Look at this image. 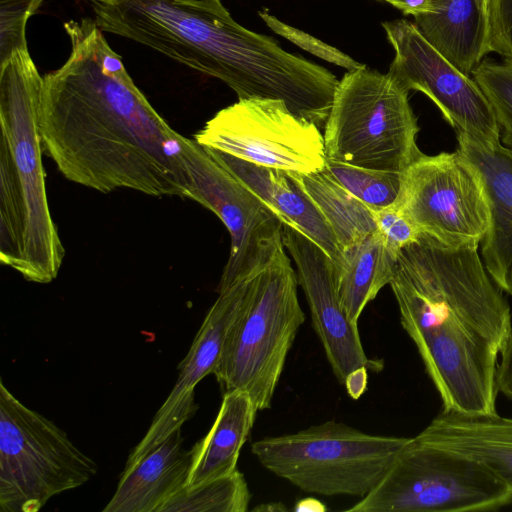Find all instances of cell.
<instances>
[{
	"instance_id": "cell-16",
	"label": "cell",
	"mask_w": 512,
	"mask_h": 512,
	"mask_svg": "<svg viewBox=\"0 0 512 512\" xmlns=\"http://www.w3.org/2000/svg\"><path fill=\"white\" fill-rule=\"evenodd\" d=\"M204 148L257 194L283 224L298 229L324 250L335 263L337 272L341 269L344 256L330 227L313 202L285 172Z\"/></svg>"
},
{
	"instance_id": "cell-15",
	"label": "cell",
	"mask_w": 512,
	"mask_h": 512,
	"mask_svg": "<svg viewBox=\"0 0 512 512\" xmlns=\"http://www.w3.org/2000/svg\"><path fill=\"white\" fill-rule=\"evenodd\" d=\"M414 438L481 463L512 490V418L442 409Z\"/></svg>"
},
{
	"instance_id": "cell-29",
	"label": "cell",
	"mask_w": 512,
	"mask_h": 512,
	"mask_svg": "<svg viewBox=\"0 0 512 512\" xmlns=\"http://www.w3.org/2000/svg\"><path fill=\"white\" fill-rule=\"evenodd\" d=\"M489 50L512 59V0H490Z\"/></svg>"
},
{
	"instance_id": "cell-9",
	"label": "cell",
	"mask_w": 512,
	"mask_h": 512,
	"mask_svg": "<svg viewBox=\"0 0 512 512\" xmlns=\"http://www.w3.org/2000/svg\"><path fill=\"white\" fill-rule=\"evenodd\" d=\"M194 139L202 146L287 174L324 170V137L280 99L250 97L219 110Z\"/></svg>"
},
{
	"instance_id": "cell-32",
	"label": "cell",
	"mask_w": 512,
	"mask_h": 512,
	"mask_svg": "<svg viewBox=\"0 0 512 512\" xmlns=\"http://www.w3.org/2000/svg\"><path fill=\"white\" fill-rule=\"evenodd\" d=\"M406 15L416 16L431 9V0H386Z\"/></svg>"
},
{
	"instance_id": "cell-25",
	"label": "cell",
	"mask_w": 512,
	"mask_h": 512,
	"mask_svg": "<svg viewBox=\"0 0 512 512\" xmlns=\"http://www.w3.org/2000/svg\"><path fill=\"white\" fill-rule=\"evenodd\" d=\"M472 78L492 106L504 145L512 147V59L482 61Z\"/></svg>"
},
{
	"instance_id": "cell-2",
	"label": "cell",
	"mask_w": 512,
	"mask_h": 512,
	"mask_svg": "<svg viewBox=\"0 0 512 512\" xmlns=\"http://www.w3.org/2000/svg\"><path fill=\"white\" fill-rule=\"evenodd\" d=\"M389 285L442 409L496 413L511 310L478 248L450 249L420 234L399 252Z\"/></svg>"
},
{
	"instance_id": "cell-13",
	"label": "cell",
	"mask_w": 512,
	"mask_h": 512,
	"mask_svg": "<svg viewBox=\"0 0 512 512\" xmlns=\"http://www.w3.org/2000/svg\"><path fill=\"white\" fill-rule=\"evenodd\" d=\"M282 239L291 256L309 305L312 325L340 384L354 369L379 371L382 361L371 360L361 343L358 324L345 313L337 290V268L329 255L298 229L283 224Z\"/></svg>"
},
{
	"instance_id": "cell-14",
	"label": "cell",
	"mask_w": 512,
	"mask_h": 512,
	"mask_svg": "<svg viewBox=\"0 0 512 512\" xmlns=\"http://www.w3.org/2000/svg\"><path fill=\"white\" fill-rule=\"evenodd\" d=\"M457 139L458 150L480 177L489 206L482 261L494 283L512 296V147L481 144L460 134Z\"/></svg>"
},
{
	"instance_id": "cell-4",
	"label": "cell",
	"mask_w": 512,
	"mask_h": 512,
	"mask_svg": "<svg viewBox=\"0 0 512 512\" xmlns=\"http://www.w3.org/2000/svg\"><path fill=\"white\" fill-rule=\"evenodd\" d=\"M239 312L213 372L225 391L247 393L269 409L296 333L305 321L298 279L281 238L270 254L239 278Z\"/></svg>"
},
{
	"instance_id": "cell-6",
	"label": "cell",
	"mask_w": 512,
	"mask_h": 512,
	"mask_svg": "<svg viewBox=\"0 0 512 512\" xmlns=\"http://www.w3.org/2000/svg\"><path fill=\"white\" fill-rule=\"evenodd\" d=\"M409 440L368 434L332 420L259 439L251 452L263 467L302 491L363 498Z\"/></svg>"
},
{
	"instance_id": "cell-11",
	"label": "cell",
	"mask_w": 512,
	"mask_h": 512,
	"mask_svg": "<svg viewBox=\"0 0 512 512\" xmlns=\"http://www.w3.org/2000/svg\"><path fill=\"white\" fill-rule=\"evenodd\" d=\"M180 157L190 198L212 211L230 235V253L218 292L247 274L282 238L283 223L273 210L195 139L181 136Z\"/></svg>"
},
{
	"instance_id": "cell-17",
	"label": "cell",
	"mask_w": 512,
	"mask_h": 512,
	"mask_svg": "<svg viewBox=\"0 0 512 512\" xmlns=\"http://www.w3.org/2000/svg\"><path fill=\"white\" fill-rule=\"evenodd\" d=\"M191 451L176 429L135 464L125 467L116 491L103 512H158L186 486Z\"/></svg>"
},
{
	"instance_id": "cell-1",
	"label": "cell",
	"mask_w": 512,
	"mask_h": 512,
	"mask_svg": "<svg viewBox=\"0 0 512 512\" xmlns=\"http://www.w3.org/2000/svg\"><path fill=\"white\" fill-rule=\"evenodd\" d=\"M71 52L43 77V151L71 182L110 193H188L181 134L156 112L94 19L64 23Z\"/></svg>"
},
{
	"instance_id": "cell-30",
	"label": "cell",
	"mask_w": 512,
	"mask_h": 512,
	"mask_svg": "<svg viewBox=\"0 0 512 512\" xmlns=\"http://www.w3.org/2000/svg\"><path fill=\"white\" fill-rule=\"evenodd\" d=\"M496 385L498 392L512 400V331L499 356Z\"/></svg>"
},
{
	"instance_id": "cell-21",
	"label": "cell",
	"mask_w": 512,
	"mask_h": 512,
	"mask_svg": "<svg viewBox=\"0 0 512 512\" xmlns=\"http://www.w3.org/2000/svg\"><path fill=\"white\" fill-rule=\"evenodd\" d=\"M344 264L337 272V290L349 319H358L380 290L390 284L397 256L376 231L343 252Z\"/></svg>"
},
{
	"instance_id": "cell-3",
	"label": "cell",
	"mask_w": 512,
	"mask_h": 512,
	"mask_svg": "<svg viewBox=\"0 0 512 512\" xmlns=\"http://www.w3.org/2000/svg\"><path fill=\"white\" fill-rule=\"evenodd\" d=\"M42 85L28 49L0 63V261L27 281L47 284L58 276L65 248L46 192Z\"/></svg>"
},
{
	"instance_id": "cell-27",
	"label": "cell",
	"mask_w": 512,
	"mask_h": 512,
	"mask_svg": "<svg viewBox=\"0 0 512 512\" xmlns=\"http://www.w3.org/2000/svg\"><path fill=\"white\" fill-rule=\"evenodd\" d=\"M259 15L276 34L327 62L343 67L348 71L365 67L364 64L357 62L339 49L300 29L282 22L266 11H260Z\"/></svg>"
},
{
	"instance_id": "cell-22",
	"label": "cell",
	"mask_w": 512,
	"mask_h": 512,
	"mask_svg": "<svg viewBox=\"0 0 512 512\" xmlns=\"http://www.w3.org/2000/svg\"><path fill=\"white\" fill-rule=\"evenodd\" d=\"M287 175L319 210L342 253L377 231L374 209L351 194L325 170Z\"/></svg>"
},
{
	"instance_id": "cell-5",
	"label": "cell",
	"mask_w": 512,
	"mask_h": 512,
	"mask_svg": "<svg viewBox=\"0 0 512 512\" xmlns=\"http://www.w3.org/2000/svg\"><path fill=\"white\" fill-rule=\"evenodd\" d=\"M408 93L389 73L366 66L348 71L336 86L323 128L327 159L402 173L423 154Z\"/></svg>"
},
{
	"instance_id": "cell-7",
	"label": "cell",
	"mask_w": 512,
	"mask_h": 512,
	"mask_svg": "<svg viewBox=\"0 0 512 512\" xmlns=\"http://www.w3.org/2000/svg\"><path fill=\"white\" fill-rule=\"evenodd\" d=\"M97 471L66 432L21 403L0 380L1 512H37Z\"/></svg>"
},
{
	"instance_id": "cell-31",
	"label": "cell",
	"mask_w": 512,
	"mask_h": 512,
	"mask_svg": "<svg viewBox=\"0 0 512 512\" xmlns=\"http://www.w3.org/2000/svg\"><path fill=\"white\" fill-rule=\"evenodd\" d=\"M368 383V369L359 367L352 370L345 378L344 386L348 395L357 400L366 391Z\"/></svg>"
},
{
	"instance_id": "cell-18",
	"label": "cell",
	"mask_w": 512,
	"mask_h": 512,
	"mask_svg": "<svg viewBox=\"0 0 512 512\" xmlns=\"http://www.w3.org/2000/svg\"><path fill=\"white\" fill-rule=\"evenodd\" d=\"M423 37L467 76L489 50V4L485 0H431L414 16Z\"/></svg>"
},
{
	"instance_id": "cell-36",
	"label": "cell",
	"mask_w": 512,
	"mask_h": 512,
	"mask_svg": "<svg viewBox=\"0 0 512 512\" xmlns=\"http://www.w3.org/2000/svg\"><path fill=\"white\" fill-rule=\"evenodd\" d=\"M488 4L490 3V0H485Z\"/></svg>"
},
{
	"instance_id": "cell-24",
	"label": "cell",
	"mask_w": 512,
	"mask_h": 512,
	"mask_svg": "<svg viewBox=\"0 0 512 512\" xmlns=\"http://www.w3.org/2000/svg\"><path fill=\"white\" fill-rule=\"evenodd\" d=\"M324 170L355 197L373 209L393 204L402 173L368 169L327 159Z\"/></svg>"
},
{
	"instance_id": "cell-12",
	"label": "cell",
	"mask_w": 512,
	"mask_h": 512,
	"mask_svg": "<svg viewBox=\"0 0 512 512\" xmlns=\"http://www.w3.org/2000/svg\"><path fill=\"white\" fill-rule=\"evenodd\" d=\"M394 49L388 73L407 91L428 96L442 112L456 134L486 145L500 142V130L485 94L470 76L442 56L405 19L382 23Z\"/></svg>"
},
{
	"instance_id": "cell-28",
	"label": "cell",
	"mask_w": 512,
	"mask_h": 512,
	"mask_svg": "<svg viewBox=\"0 0 512 512\" xmlns=\"http://www.w3.org/2000/svg\"><path fill=\"white\" fill-rule=\"evenodd\" d=\"M374 217L377 232L396 256L404 247L416 241L420 235L395 202L389 206L374 209Z\"/></svg>"
},
{
	"instance_id": "cell-10",
	"label": "cell",
	"mask_w": 512,
	"mask_h": 512,
	"mask_svg": "<svg viewBox=\"0 0 512 512\" xmlns=\"http://www.w3.org/2000/svg\"><path fill=\"white\" fill-rule=\"evenodd\" d=\"M395 204L420 234L450 249L478 248L490 223L480 177L458 149L409 165Z\"/></svg>"
},
{
	"instance_id": "cell-8",
	"label": "cell",
	"mask_w": 512,
	"mask_h": 512,
	"mask_svg": "<svg viewBox=\"0 0 512 512\" xmlns=\"http://www.w3.org/2000/svg\"><path fill=\"white\" fill-rule=\"evenodd\" d=\"M511 502L512 490L481 463L410 438L376 487L345 511H487Z\"/></svg>"
},
{
	"instance_id": "cell-26",
	"label": "cell",
	"mask_w": 512,
	"mask_h": 512,
	"mask_svg": "<svg viewBox=\"0 0 512 512\" xmlns=\"http://www.w3.org/2000/svg\"><path fill=\"white\" fill-rule=\"evenodd\" d=\"M43 0H0V63L27 49L26 24Z\"/></svg>"
},
{
	"instance_id": "cell-35",
	"label": "cell",
	"mask_w": 512,
	"mask_h": 512,
	"mask_svg": "<svg viewBox=\"0 0 512 512\" xmlns=\"http://www.w3.org/2000/svg\"><path fill=\"white\" fill-rule=\"evenodd\" d=\"M92 1L93 3H100V4H105V5H113V4H116L122 0H90Z\"/></svg>"
},
{
	"instance_id": "cell-33",
	"label": "cell",
	"mask_w": 512,
	"mask_h": 512,
	"mask_svg": "<svg viewBox=\"0 0 512 512\" xmlns=\"http://www.w3.org/2000/svg\"><path fill=\"white\" fill-rule=\"evenodd\" d=\"M296 511H326V507L318 500L307 498L299 501L295 506Z\"/></svg>"
},
{
	"instance_id": "cell-23",
	"label": "cell",
	"mask_w": 512,
	"mask_h": 512,
	"mask_svg": "<svg viewBox=\"0 0 512 512\" xmlns=\"http://www.w3.org/2000/svg\"><path fill=\"white\" fill-rule=\"evenodd\" d=\"M251 500L244 475L234 472L193 486H185L158 512H246Z\"/></svg>"
},
{
	"instance_id": "cell-19",
	"label": "cell",
	"mask_w": 512,
	"mask_h": 512,
	"mask_svg": "<svg viewBox=\"0 0 512 512\" xmlns=\"http://www.w3.org/2000/svg\"><path fill=\"white\" fill-rule=\"evenodd\" d=\"M243 286L240 280L219 292L184 359L170 394L155 414L158 421L175 414L188 415L196 405L194 388L204 377L213 374L233 322L241 305Z\"/></svg>"
},
{
	"instance_id": "cell-34",
	"label": "cell",
	"mask_w": 512,
	"mask_h": 512,
	"mask_svg": "<svg viewBox=\"0 0 512 512\" xmlns=\"http://www.w3.org/2000/svg\"><path fill=\"white\" fill-rule=\"evenodd\" d=\"M253 511L262 512H275V511H287V508L282 503H264L253 508Z\"/></svg>"
},
{
	"instance_id": "cell-20",
	"label": "cell",
	"mask_w": 512,
	"mask_h": 512,
	"mask_svg": "<svg viewBox=\"0 0 512 512\" xmlns=\"http://www.w3.org/2000/svg\"><path fill=\"white\" fill-rule=\"evenodd\" d=\"M257 411L247 393L241 390L225 391L212 427L190 449L191 466L186 486L237 470L240 451L254 425Z\"/></svg>"
}]
</instances>
